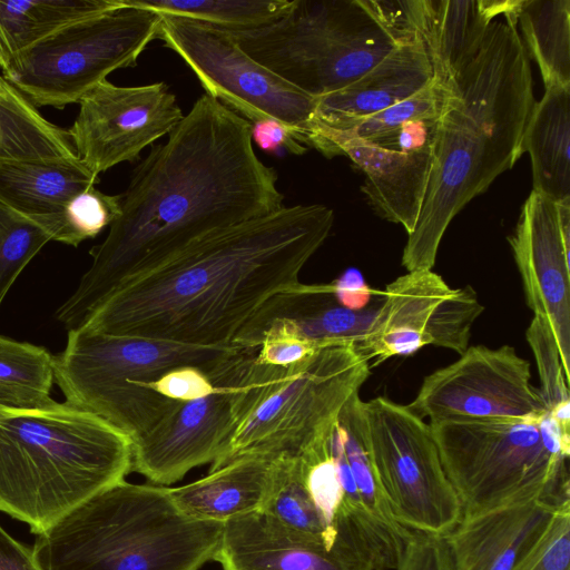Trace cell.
Listing matches in <instances>:
<instances>
[{"mask_svg":"<svg viewBox=\"0 0 570 570\" xmlns=\"http://www.w3.org/2000/svg\"><path fill=\"white\" fill-rule=\"evenodd\" d=\"M252 124L203 94L134 169L119 216L55 317L77 328L132 272L216 230L282 208L276 171L254 151Z\"/></svg>","mask_w":570,"mask_h":570,"instance_id":"6da1fadb","label":"cell"},{"mask_svg":"<svg viewBox=\"0 0 570 570\" xmlns=\"http://www.w3.org/2000/svg\"><path fill=\"white\" fill-rule=\"evenodd\" d=\"M333 210L283 206L198 238L121 279L77 327L180 344L230 345L328 237Z\"/></svg>","mask_w":570,"mask_h":570,"instance_id":"7a4b0ae2","label":"cell"},{"mask_svg":"<svg viewBox=\"0 0 570 570\" xmlns=\"http://www.w3.org/2000/svg\"><path fill=\"white\" fill-rule=\"evenodd\" d=\"M493 20L474 58L449 81L423 205L402 254L407 272L431 271L454 216L523 151L535 105L517 19Z\"/></svg>","mask_w":570,"mask_h":570,"instance_id":"3957f363","label":"cell"},{"mask_svg":"<svg viewBox=\"0 0 570 570\" xmlns=\"http://www.w3.org/2000/svg\"><path fill=\"white\" fill-rule=\"evenodd\" d=\"M128 435L67 402L0 405V512L38 535L131 472Z\"/></svg>","mask_w":570,"mask_h":570,"instance_id":"277c9868","label":"cell"},{"mask_svg":"<svg viewBox=\"0 0 570 570\" xmlns=\"http://www.w3.org/2000/svg\"><path fill=\"white\" fill-rule=\"evenodd\" d=\"M223 527L185 515L167 487L124 480L38 534L32 550L42 570H200Z\"/></svg>","mask_w":570,"mask_h":570,"instance_id":"5b68a950","label":"cell"},{"mask_svg":"<svg viewBox=\"0 0 570 570\" xmlns=\"http://www.w3.org/2000/svg\"><path fill=\"white\" fill-rule=\"evenodd\" d=\"M256 354L234 384L232 436L210 470L242 455H301L331 434L371 374L368 361L348 342L325 344L283 366L258 363Z\"/></svg>","mask_w":570,"mask_h":570,"instance_id":"8992f818","label":"cell"},{"mask_svg":"<svg viewBox=\"0 0 570 570\" xmlns=\"http://www.w3.org/2000/svg\"><path fill=\"white\" fill-rule=\"evenodd\" d=\"M429 424L462 518L531 500L570 502V432L547 410L528 417Z\"/></svg>","mask_w":570,"mask_h":570,"instance_id":"52a82bcc","label":"cell"},{"mask_svg":"<svg viewBox=\"0 0 570 570\" xmlns=\"http://www.w3.org/2000/svg\"><path fill=\"white\" fill-rule=\"evenodd\" d=\"M233 346L180 344L73 328L68 331L65 348L53 355L55 383L65 402L96 414L134 441L181 402L159 394L151 382L180 366H195L206 374Z\"/></svg>","mask_w":570,"mask_h":570,"instance_id":"ba28073f","label":"cell"},{"mask_svg":"<svg viewBox=\"0 0 570 570\" xmlns=\"http://www.w3.org/2000/svg\"><path fill=\"white\" fill-rule=\"evenodd\" d=\"M227 32L255 61L314 98L352 83L401 43L371 0H292L275 22Z\"/></svg>","mask_w":570,"mask_h":570,"instance_id":"9c48e42d","label":"cell"},{"mask_svg":"<svg viewBox=\"0 0 570 570\" xmlns=\"http://www.w3.org/2000/svg\"><path fill=\"white\" fill-rule=\"evenodd\" d=\"M120 1V7L76 21L21 53L2 78L37 109L79 104L108 75L136 66L158 38L159 14Z\"/></svg>","mask_w":570,"mask_h":570,"instance_id":"30bf717a","label":"cell"},{"mask_svg":"<svg viewBox=\"0 0 570 570\" xmlns=\"http://www.w3.org/2000/svg\"><path fill=\"white\" fill-rule=\"evenodd\" d=\"M368 451L394 519L412 532L446 537L461 521L430 424L383 396L363 401Z\"/></svg>","mask_w":570,"mask_h":570,"instance_id":"8fae6325","label":"cell"},{"mask_svg":"<svg viewBox=\"0 0 570 570\" xmlns=\"http://www.w3.org/2000/svg\"><path fill=\"white\" fill-rule=\"evenodd\" d=\"M196 75L205 94L250 122L276 119L297 132L308 130L317 100L249 57L222 29L161 17L158 38Z\"/></svg>","mask_w":570,"mask_h":570,"instance_id":"7c38bea8","label":"cell"},{"mask_svg":"<svg viewBox=\"0 0 570 570\" xmlns=\"http://www.w3.org/2000/svg\"><path fill=\"white\" fill-rule=\"evenodd\" d=\"M484 307L472 286L451 288L431 271L407 272L390 283L364 341L356 347L376 366L426 345L462 354Z\"/></svg>","mask_w":570,"mask_h":570,"instance_id":"4fadbf2b","label":"cell"},{"mask_svg":"<svg viewBox=\"0 0 570 570\" xmlns=\"http://www.w3.org/2000/svg\"><path fill=\"white\" fill-rule=\"evenodd\" d=\"M530 379V363L512 346L474 345L425 376L406 407L430 423L528 417L546 411Z\"/></svg>","mask_w":570,"mask_h":570,"instance_id":"5bb4252c","label":"cell"},{"mask_svg":"<svg viewBox=\"0 0 570 570\" xmlns=\"http://www.w3.org/2000/svg\"><path fill=\"white\" fill-rule=\"evenodd\" d=\"M258 348L239 345L223 356L206 375L214 391L180 402L155 428L131 441V472L156 485H169L191 469L218 462L233 432L232 391L245 363Z\"/></svg>","mask_w":570,"mask_h":570,"instance_id":"9a60e30c","label":"cell"},{"mask_svg":"<svg viewBox=\"0 0 570 570\" xmlns=\"http://www.w3.org/2000/svg\"><path fill=\"white\" fill-rule=\"evenodd\" d=\"M68 129L77 157L96 175L135 161L184 118L165 82L120 87L105 80L79 101Z\"/></svg>","mask_w":570,"mask_h":570,"instance_id":"2e32d148","label":"cell"},{"mask_svg":"<svg viewBox=\"0 0 570 570\" xmlns=\"http://www.w3.org/2000/svg\"><path fill=\"white\" fill-rule=\"evenodd\" d=\"M508 240L525 302L549 324L570 382V198L557 203L532 190Z\"/></svg>","mask_w":570,"mask_h":570,"instance_id":"e0dca14e","label":"cell"},{"mask_svg":"<svg viewBox=\"0 0 570 570\" xmlns=\"http://www.w3.org/2000/svg\"><path fill=\"white\" fill-rule=\"evenodd\" d=\"M303 144L327 158L347 156L365 175L362 191L384 219L413 233L426 191L434 148L415 153L382 149L312 122Z\"/></svg>","mask_w":570,"mask_h":570,"instance_id":"ac0fdd59","label":"cell"},{"mask_svg":"<svg viewBox=\"0 0 570 570\" xmlns=\"http://www.w3.org/2000/svg\"><path fill=\"white\" fill-rule=\"evenodd\" d=\"M214 560L222 570H372L262 510L224 523Z\"/></svg>","mask_w":570,"mask_h":570,"instance_id":"d6986e66","label":"cell"},{"mask_svg":"<svg viewBox=\"0 0 570 570\" xmlns=\"http://www.w3.org/2000/svg\"><path fill=\"white\" fill-rule=\"evenodd\" d=\"M566 505L531 500L462 518L445 537L454 570L517 569Z\"/></svg>","mask_w":570,"mask_h":570,"instance_id":"ffe728a7","label":"cell"},{"mask_svg":"<svg viewBox=\"0 0 570 570\" xmlns=\"http://www.w3.org/2000/svg\"><path fill=\"white\" fill-rule=\"evenodd\" d=\"M380 304L353 311L336 301L332 283L298 282L268 298L238 331L232 344L258 348L257 340L263 328L272 322L283 321L316 344L348 342L357 347L366 337Z\"/></svg>","mask_w":570,"mask_h":570,"instance_id":"44dd1931","label":"cell"},{"mask_svg":"<svg viewBox=\"0 0 570 570\" xmlns=\"http://www.w3.org/2000/svg\"><path fill=\"white\" fill-rule=\"evenodd\" d=\"M433 79V68L422 39L401 42L352 83L316 98L313 122L346 129L413 96Z\"/></svg>","mask_w":570,"mask_h":570,"instance_id":"7402d4cb","label":"cell"},{"mask_svg":"<svg viewBox=\"0 0 570 570\" xmlns=\"http://www.w3.org/2000/svg\"><path fill=\"white\" fill-rule=\"evenodd\" d=\"M97 183L78 157L0 161V200L45 226L56 242L68 203Z\"/></svg>","mask_w":570,"mask_h":570,"instance_id":"603a6c76","label":"cell"},{"mask_svg":"<svg viewBox=\"0 0 570 570\" xmlns=\"http://www.w3.org/2000/svg\"><path fill=\"white\" fill-rule=\"evenodd\" d=\"M522 0H424L419 31L434 78L453 80L474 58L489 24L500 14H515Z\"/></svg>","mask_w":570,"mask_h":570,"instance_id":"cb8c5ba5","label":"cell"},{"mask_svg":"<svg viewBox=\"0 0 570 570\" xmlns=\"http://www.w3.org/2000/svg\"><path fill=\"white\" fill-rule=\"evenodd\" d=\"M273 461L263 455L235 458L196 481L169 488L171 499L185 515L199 521L225 523L258 511L269 493Z\"/></svg>","mask_w":570,"mask_h":570,"instance_id":"d4e9b609","label":"cell"},{"mask_svg":"<svg viewBox=\"0 0 570 570\" xmlns=\"http://www.w3.org/2000/svg\"><path fill=\"white\" fill-rule=\"evenodd\" d=\"M523 151L531 158L532 190L557 203L570 198V87L546 88L535 101Z\"/></svg>","mask_w":570,"mask_h":570,"instance_id":"484cf974","label":"cell"},{"mask_svg":"<svg viewBox=\"0 0 570 570\" xmlns=\"http://www.w3.org/2000/svg\"><path fill=\"white\" fill-rule=\"evenodd\" d=\"M120 4V0H0L1 71L58 30Z\"/></svg>","mask_w":570,"mask_h":570,"instance_id":"4316f807","label":"cell"},{"mask_svg":"<svg viewBox=\"0 0 570 570\" xmlns=\"http://www.w3.org/2000/svg\"><path fill=\"white\" fill-rule=\"evenodd\" d=\"M517 20L544 88L570 87V1L522 0Z\"/></svg>","mask_w":570,"mask_h":570,"instance_id":"83f0119b","label":"cell"},{"mask_svg":"<svg viewBox=\"0 0 570 570\" xmlns=\"http://www.w3.org/2000/svg\"><path fill=\"white\" fill-rule=\"evenodd\" d=\"M73 157L68 130L48 121L17 89L0 95V161Z\"/></svg>","mask_w":570,"mask_h":570,"instance_id":"f1b7e54d","label":"cell"},{"mask_svg":"<svg viewBox=\"0 0 570 570\" xmlns=\"http://www.w3.org/2000/svg\"><path fill=\"white\" fill-rule=\"evenodd\" d=\"M167 18L193 20L225 31H249L283 17L292 0H125Z\"/></svg>","mask_w":570,"mask_h":570,"instance_id":"f546056e","label":"cell"},{"mask_svg":"<svg viewBox=\"0 0 570 570\" xmlns=\"http://www.w3.org/2000/svg\"><path fill=\"white\" fill-rule=\"evenodd\" d=\"M53 355L45 347L0 335V405L41 409L55 400Z\"/></svg>","mask_w":570,"mask_h":570,"instance_id":"4dcf8cb0","label":"cell"},{"mask_svg":"<svg viewBox=\"0 0 570 570\" xmlns=\"http://www.w3.org/2000/svg\"><path fill=\"white\" fill-rule=\"evenodd\" d=\"M262 511L284 524L335 547V535L315 507L299 456L281 455L273 461L272 484Z\"/></svg>","mask_w":570,"mask_h":570,"instance_id":"1f68e13d","label":"cell"},{"mask_svg":"<svg viewBox=\"0 0 570 570\" xmlns=\"http://www.w3.org/2000/svg\"><path fill=\"white\" fill-rule=\"evenodd\" d=\"M338 423L343 429L346 458L366 508L382 525L410 538L413 532L394 519L379 481L367 446L363 401L358 393L346 402L340 412Z\"/></svg>","mask_w":570,"mask_h":570,"instance_id":"d6a6232c","label":"cell"},{"mask_svg":"<svg viewBox=\"0 0 570 570\" xmlns=\"http://www.w3.org/2000/svg\"><path fill=\"white\" fill-rule=\"evenodd\" d=\"M50 240L52 234L45 226L0 200V306L24 267Z\"/></svg>","mask_w":570,"mask_h":570,"instance_id":"836d02e7","label":"cell"},{"mask_svg":"<svg viewBox=\"0 0 570 570\" xmlns=\"http://www.w3.org/2000/svg\"><path fill=\"white\" fill-rule=\"evenodd\" d=\"M120 195H107L95 186L76 195L67 205L57 242L77 247L110 226L121 209Z\"/></svg>","mask_w":570,"mask_h":570,"instance_id":"e575fe53","label":"cell"},{"mask_svg":"<svg viewBox=\"0 0 570 570\" xmlns=\"http://www.w3.org/2000/svg\"><path fill=\"white\" fill-rule=\"evenodd\" d=\"M525 338L535 358L541 399L546 410L551 411L558 404L570 401L569 381L557 343L547 321L535 315L525 331Z\"/></svg>","mask_w":570,"mask_h":570,"instance_id":"d590c367","label":"cell"},{"mask_svg":"<svg viewBox=\"0 0 570 570\" xmlns=\"http://www.w3.org/2000/svg\"><path fill=\"white\" fill-rule=\"evenodd\" d=\"M321 346L298 335L287 323L275 321L266 325L258 336L256 361L269 365H289L309 357Z\"/></svg>","mask_w":570,"mask_h":570,"instance_id":"8d00e7d4","label":"cell"},{"mask_svg":"<svg viewBox=\"0 0 570 570\" xmlns=\"http://www.w3.org/2000/svg\"><path fill=\"white\" fill-rule=\"evenodd\" d=\"M514 570H570V505L557 512L541 541Z\"/></svg>","mask_w":570,"mask_h":570,"instance_id":"74e56055","label":"cell"},{"mask_svg":"<svg viewBox=\"0 0 570 570\" xmlns=\"http://www.w3.org/2000/svg\"><path fill=\"white\" fill-rule=\"evenodd\" d=\"M395 570H454L445 537L413 532Z\"/></svg>","mask_w":570,"mask_h":570,"instance_id":"f35d334b","label":"cell"},{"mask_svg":"<svg viewBox=\"0 0 570 570\" xmlns=\"http://www.w3.org/2000/svg\"><path fill=\"white\" fill-rule=\"evenodd\" d=\"M150 386L159 394L181 402L206 396L214 391L208 376L195 366L174 368L151 382Z\"/></svg>","mask_w":570,"mask_h":570,"instance_id":"ab89813d","label":"cell"},{"mask_svg":"<svg viewBox=\"0 0 570 570\" xmlns=\"http://www.w3.org/2000/svg\"><path fill=\"white\" fill-rule=\"evenodd\" d=\"M250 124L253 144L266 153L281 154L282 150H286L302 155L307 150L306 146L298 141L297 132L276 119L267 118Z\"/></svg>","mask_w":570,"mask_h":570,"instance_id":"60d3db41","label":"cell"},{"mask_svg":"<svg viewBox=\"0 0 570 570\" xmlns=\"http://www.w3.org/2000/svg\"><path fill=\"white\" fill-rule=\"evenodd\" d=\"M332 285L336 301L343 307L353 311H361L367 307L374 294L361 272L356 268L346 269Z\"/></svg>","mask_w":570,"mask_h":570,"instance_id":"b9f144b4","label":"cell"},{"mask_svg":"<svg viewBox=\"0 0 570 570\" xmlns=\"http://www.w3.org/2000/svg\"><path fill=\"white\" fill-rule=\"evenodd\" d=\"M0 570H42L32 548L21 543L0 524Z\"/></svg>","mask_w":570,"mask_h":570,"instance_id":"7bdbcfd3","label":"cell"},{"mask_svg":"<svg viewBox=\"0 0 570 570\" xmlns=\"http://www.w3.org/2000/svg\"><path fill=\"white\" fill-rule=\"evenodd\" d=\"M11 87L2 77H0V95H7L12 90Z\"/></svg>","mask_w":570,"mask_h":570,"instance_id":"ee69618b","label":"cell"}]
</instances>
